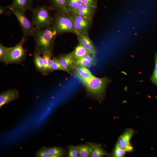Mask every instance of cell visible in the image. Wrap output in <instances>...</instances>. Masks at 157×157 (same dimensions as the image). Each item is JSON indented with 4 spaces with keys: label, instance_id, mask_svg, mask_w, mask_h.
Returning a JSON list of instances; mask_svg holds the SVG:
<instances>
[{
    "label": "cell",
    "instance_id": "12",
    "mask_svg": "<svg viewBox=\"0 0 157 157\" xmlns=\"http://www.w3.org/2000/svg\"><path fill=\"white\" fill-rule=\"evenodd\" d=\"M19 97L18 90L16 89L9 90L1 93L0 95V108L2 106L8 104Z\"/></svg>",
    "mask_w": 157,
    "mask_h": 157
},
{
    "label": "cell",
    "instance_id": "1",
    "mask_svg": "<svg viewBox=\"0 0 157 157\" xmlns=\"http://www.w3.org/2000/svg\"><path fill=\"white\" fill-rule=\"evenodd\" d=\"M57 35L53 24L43 29L35 28L31 35L35 43V50L42 55L47 51L52 53Z\"/></svg>",
    "mask_w": 157,
    "mask_h": 157
},
{
    "label": "cell",
    "instance_id": "34",
    "mask_svg": "<svg viewBox=\"0 0 157 157\" xmlns=\"http://www.w3.org/2000/svg\"><path fill=\"white\" fill-rule=\"evenodd\" d=\"M155 68H157V53H156L155 54Z\"/></svg>",
    "mask_w": 157,
    "mask_h": 157
},
{
    "label": "cell",
    "instance_id": "26",
    "mask_svg": "<svg viewBox=\"0 0 157 157\" xmlns=\"http://www.w3.org/2000/svg\"><path fill=\"white\" fill-rule=\"evenodd\" d=\"M53 58L54 60V62L53 65L51 67L50 72L56 70H59L65 71V69L60 65L58 59L55 57H53Z\"/></svg>",
    "mask_w": 157,
    "mask_h": 157
},
{
    "label": "cell",
    "instance_id": "31",
    "mask_svg": "<svg viewBox=\"0 0 157 157\" xmlns=\"http://www.w3.org/2000/svg\"><path fill=\"white\" fill-rule=\"evenodd\" d=\"M153 83L157 85V68H155L153 74L151 78Z\"/></svg>",
    "mask_w": 157,
    "mask_h": 157
},
{
    "label": "cell",
    "instance_id": "29",
    "mask_svg": "<svg viewBox=\"0 0 157 157\" xmlns=\"http://www.w3.org/2000/svg\"><path fill=\"white\" fill-rule=\"evenodd\" d=\"M35 155L38 157H51L45 147L37 151Z\"/></svg>",
    "mask_w": 157,
    "mask_h": 157
},
{
    "label": "cell",
    "instance_id": "22",
    "mask_svg": "<svg viewBox=\"0 0 157 157\" xmlns=\"http://www.w3.org/2000/svg\"><path fill=\"white\" fill-rule=\"evenodd\" d=\"M52 53L49 51H47L43 53L42 55L44 60V73L43 75H46L48 74L47 69L48 64L49 60L51 58Z\"/></svg>",
    "mask_w": 157,
    "mask_h": 157
},
{
    "label": "cell",
    "instance_id": "35",
    "mask_svg": "<svg viewBox=\"0 0 157 157\" xmlns=\"http://www.w3.org/2000/svg\"><path fill=\"white\" fill-rule=\"evenodd\" d=\"M30 1L31 3L32 4V1L33 0H30Z\"/></svg>",
    "mask_w": 157,
    "mask_h": 157
},
{
    "label": "cell",
    "instance_id": "8",
    "mask_svg": "<svg viewBox=\"0 0 157 157\" xmlns=\"http://www.w3.org/2000/svg\"><path fill=\"white\" fill-rule=\"evenodd\" d=\"M135 133L134 130L128 128L124 131L120 136L117 142L119 146L125 151H131L133 148L131 144L130 141Z\"/></svg>",
    "mask_w": 157,
    "mask_h": 157
},
{
    "label": "cell",
    "instance_id": "2",
    "mask_svg": "<svg viewBox=\"0 0 157 157\" xmlns=\"http://www.w3.org/2000/svg\"><path fill=\"white\" fill-rule=\"evenodd\" d=\"M75 74L89 92L97 96H101L104 94L110 81L106 77L98 78L94 76L90 78H85L81 77L76 73Z\"/></svg>",
    "mask_w": 157,
    "mask_h": 157
},
{
    "label": "cell",
    "instance_id": "24",
    "mask_svg": "<svg viewBox=\"0 0 157 157\" xmlns=\"http://www.w3.org/2000/svg\"><path fill=\"white\" fill-rule=\"evenodd\" d=\"M74 64L76 67L78 65H81L86 67H90L95 65L93 63L82 58L75 61Z\"/></svg>",
    "mask_w": 157,
    "mask_h": 157
},
{
    "label": "cell",
    "instance_id": "11",
    "mask_svg": "<svg viewBox=\"0 0 157 157\" xmlns=\"http://www.w3.org/2000/svg\"><path fill=\"white\" fill-rule=\"evenodd\" d=\"M76 35L79 43L83 46L91 53L96 54L97 50L92 42L89 37L88 33L79 32Z\"/></svg>",
    "mask_w": 157,
    "mask_h": 157
},
{
    "label": "cell",
    "instance_id": "16",
    "mask_svg": "<svg viewBox=\"0 0 157 157\" xmlns=\"http://www.w3.org/2000/svg\"><path fill=\"white\" fill-rule=\"evenodd\" d=\"M41 55L40 53L35 50L34 53L33 59L36 69L43 75L44 66V60L43 56H42Z\"/></svg>",
    "mask_w": 157,
    "mask_h": 157
},
{
    "label": "cell",
    "instance_id": "32",
    "mask_svg": "<svg viewBox=\"0 0 157 157\" xmlns=\"http://www.w3.org/2000/svg\"><path fill=\"white\" fill-rule=\"evenodd\" d=\"M6 8H2V7H1L0 9V14L7 15H10L13 13V12L10 10H10L9 11H8L6 10Z\"/></svg>",
    "mask_w": 157,
    "mask_h": 157
},
{
    "label": "cell",
    "instance_id": "6",
    "mask_svg": "<svg viewBox=\"0 0 157 157\" xmlns=\"http://www.w3.org/2000/svg\"><path fill=\"white\" fill-rule=\"evenodd\" d=\"M16 16L22 30L23 36L22 38H26L31 36L32 33L35 28L26 17L25 11L19 8L10 10Z\"/></svg>",
    "mask_w": 157,
    "mask_h": 157
},
{
    "label": "cell",
    "instance_id": "20",
    "mask_svg": "<svg viewBox=\"0 0 157 157\" xmlns=\"http://www.w3.org/2000/svg\"><path fill=\"white\" fill-rule=\"evenodd\" d=\"M77 147L80 157H87L90 156V149L89 145H82Z\"/></svg>",
    "mask_w": 157,
    "mask_h": 157
},
{
    "label": "cell",
    "instance_id": "13",
    "mask_svg": "<svg viewBox=\"0 0 157 157\" xmlns=\"http://www.w3.org/2000/svg\"><path fill=\"white\" fill-rule=\"evenodd\" d=\"M50 10H56L58 13L69 15L66 7L65 0H49Z\"/></svg>",
    "mask_w": 157,
    "mask_h": 157
},
{
    "label": "cell",
    "instance_id": "5",
    "mask_svg": "<svg viewBox=\"0 0 157 157\" xmlns=\"http://www.w3.org/2000/svg\"><path fill=\"white\" fill-rule=\"evenodd\" d=\"M27 38H22L20 41L15 46L9 47L5 58L6 65L19 64L25 60L27 50L24 48L23 44Z\"/></svg>",
    "mask_w": 157,
    "mask_h": 157
},
{
    "label": "cell",
    "instance_id": "7",
    "mask_svg": "<svg viewBox=\"0 0 157 157\" xmlns=\"http://www.w3.org/2000/svg\"><path fill=\"white\" fill-rule=\"evenodd\" d=\"M70 15L78 33L82 32L88 33L92 24V20L78 15Z\"/></svg>",
    "mask_w": 157,
    "mask_h": 157
},
{
    "label": "cell",
    "instance_id": "30",
    "mask_svg": "<svg viewBox=\"0 0 157 157\" xmlns=\"http://www.w3.org/2000/svg\"><path fill=\"white\" fill-rule=\"evenodd\" d=\"M83 4L97 8V0H80Z\"/></svg>",
    "mask_w": 157,
    "mask_h": 157
},
{
    "label": "cell",
    "instance_id": "19",
    "mask_svg": "<svg viewBox=\"0 0 157 157\" xmlns=\"http://www.w3.org/2000/svg\"><path fill=\"white\" fill-rule=\"evenodd\" d=\"M66 8L69 12L76 10L83 4L80 0H65Z\"/></svg>",
    "mask_w": 157,
    "mask_h": 157
},
{
    "label": "cell",
    "instance_id": "17",
    "mask_svg": "<svg viewBox=\"0 0 157 157\" xmlns=\"http://www.w3.org/2000/svg\"><path fill=\"white\" fill-rule=\"evenodd\" d=\"M91 53L83 46L79 43L73 50V58L75 61L76 60L85 55Z\"/></svg>",
    "mask_w": 157,
    "mask_h": 157
},
{
    "label": "cell",
    "instance_id": "14",
    "mask_svg": "<svg viewBox=\"0 0 157 157\" xmlns=\"http://www.w3.org/2000/svg\"><path fill=\"white\" fill-rule=\"evenodd\" d=\"M32 4L30 0H13L12 3L6 8L9 10L20 8L24 11L32 9Z\"/></svg>",
    "mask_w": 157,
    "mask_h": 157
},
{
    "label": "cell",
    "instance_id": "21",
    "mask_svg": "<svg viewBox=\"0 0 157 157\" xmlns=\"http://www.w3.org/2000/svg\"><path fill=\"white\" fill-rule=\"evenodd\" d=\"M46 149L51 157L61 156L64 152L62 149L59 147L46 148Z\"/></svg>",
    "mask_w": 157,
    "mask_h": 157
},
{
    "label": "cell",
    "instance_id": "10",
    "mask_svg": "<svg viewBox=\"0 0 157 157\" xmlns=\"http://www.w3.org/2000/svg\"><path fill=\"white\" fill-rule=\"evenodd\" d=\"M97 8L83 4L75 10L69 12V15H76L92 20Z\"/></svg>",
    "mask_w": 157,
    "mask_h": 157
},
{
    "label": "cell",
    "instance_id": "23",
    "mask_svg": "<svg viewBox=\"0 0 157 157\" xmlns=\"http://www.w3.org/2000/svg\"><path fill=\"white\" fill-rule=\"evenodd\" d=\"M126 151L121 148L117 143L112 154L114 157H122L125 156Z\"/></svg>",
    "mask_w": 157,
    "mask_h": 157
},
{
    "label": "cell",
    "instance_id": "28",
    "mask_svg": "<svg viewBox=\"0 0 157 157\" xmlns=\"http://www.w3.org/2000/svg\"><path fill=\"white\" fill-rule=\"evenodd\" d=\"M82 58L91 62L95 65L96 64L97 62L96 54L91 53L89 54H87L84 56Z\"/></svg>",
    "mask_w": 157,
    "mask_h": 157
},
{
    "label": "cell",
    "instance_id": "9",
    "mask_svg": "<svg viewBox=\"0 0 157 157\" xmlns=\"http://www.w3.org/2000/svg\"><path fill=\"white\" fill-rule=\"evenodd\" d=\"M73 54V51L69 53L60 55L57 58L65 71L69 73L71 69L76 67Z\"/></svg>",
    "mask_w": 157,
    "mask_h": 157
},
{
    "label": "cell",
    "instance_id": "4",
    "mask_svg": "<svg viewBox=\"0 0 157 157\" xmlns=\"http://www.w3.org/2000/svg\"><path fill=\"white\" fill-rule=\"evenodd\" d=\"M54 25L57 35L64 33H78L76 30L72 19L70 15L62 14L57 12L53 17Z\"/></svg>",
    "mask_w": 157,
    "mask_h": 157
},
{
    "label": "cell",
    "instance_id": "18",
    "mask_svg": "<svg viewBox=\"0 0 157 157\" xmlns=\"http://www.w3.org/2000/svg\"><path fill=\"white\" fill-rule=\"evenodd\" d=\"M76 73L81 77L88 78L94 76L86 67L78 65L76 67Z\"/></svg>",
    "mask_w": 157,
    "mask_h": 157
},
{
    "label": "cell",
    "instance_id": "15",
    "mask_svg": "<svg viewBox=\"0 0 157 157\" xmlns=\"http://www.w3.org/2000/svg\"><path fill=\"white\" fill-rule=\"evenodd\" d=\"M89 145L90 149V157H101L109 155V154L102 149L99 145L92 144Z\"/></svg>",
    "mask_w": 157,
    "mask_h": 157
},
{
    "label": "cell",
    "instance_id": "33",
    "mask_svg": "<svg viewBox=\"0 0 157 157\" xmlns=\"http://www.w3.org/2000/svg\"><path fill=\"white\" fill-rule=\"evenodd\" d=\"M54 62V60L53 58V59H51V58L49 60L48 64V67L47 69V72L48 74L50 72V69L51 67L53 65Z\"/></svg>",
    "mask_w": 157,
    "mask_h": 157
},
{
    "label": "cell",
    "instance_id": "3",
    "mask_svg": "<svg viewBox=\"0 0 157 157\" xmlns=\"http://www.w3.org/2000/svg\"><path fill=\"white\" fill-rule=\"evenodd\" d=\"M50 10L46 6H39L32 9L31 22L35 28L43 29L53 24V18L50 14Z\"/></svg>",
    "mask_w": 157,
    "mask_h": 157
},
{
    "label": "cell",
    "instance_id": "25",
    "mask_svg": "<svg viewBox=\"0 0 157 157\" xmlns=\"http://www.w3.org/2000/svg\"><path fill=\"white\" fill-rule=\"evenodd\" d=\"M9 47H6L1 43L0 44V61L5 63V58Z\"/></svg>",
    "mask_w": 157,
    "mask_h": 157
},
{
    "label": "cell",
    "instance_id": "27",
    "mask_svg": "<svg viewBox=\"0 0 157 157\" xmlns=\"http://www.w3.org/2000/svg\"><path fill=\"white\" fill-rule=\"evenodd\" d=\"M68 156L70 157H77L79 156L77 147L72 146L69 147Z\"/></svg>",
    "mask_w": 157,
    "mask_h": 157
}]
</instances>
